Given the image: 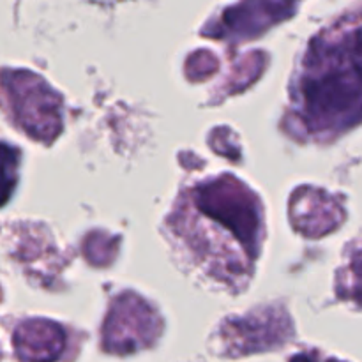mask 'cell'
<instances>
[{
    "label": "cell",
    "instance_id": "6da1fadb",
    "mask_svg": "<svg viewBox=\"0 0 362 362\" xmlns=\"http://www.w3.org/2000/svg\"><path fill=\"white\" fill-rule=\"evenodd\" d=\"M303 83L304 110L313 129L362 119V28L336 49L311 53Z\"/></svg>",
    "mask_w": 362,
    "mask_h": 362
},
{
    "label": "cell",
    "instance_id": "7a4b0ae2",
    "mask_svg": "<svg viewBox=\"0 0 362 362\" xmlns=\"http://www.w3.org/2000/svg\"><path fill=\"white\" fill-rule=\"evenodd\" d=\"M2 87L9 94L18 122L28 133L46 138L59 131L57 98L41 80L28 73H4Z\"/></svg>",
    "mask_w": 362,
    "mask_h": 362
},
{
    "label": "cell",
    "instance_id": "3957f363",
    "mask_svg": "<svg viewBox=\"0 0 362 362\" xmlns=\"http://www.w3.org/2000/svg\"><path fill=\"white\" fill-rule=\"evenodd\" d=\"M159 332L154 311L140 299L122 297L110 311L103 332V346L113 354H131L151 345Z\"/></svg>",
    "mask_w": 362,
    "mask_h": 362
},
{
    "label": "cell",
    "instance_id": "277c9868",
    "mask_svg": "<svg viewBox=\"0 0 362 362\" xmlns=\"http://www.w3.org/2000/svg\"><path fill=\"white\" fill-rule=\"evenodd\" d=\"M288 332V322L283 320L281 315H265L230 324L226 338L233 354H247L279 345Z\"/></svg>",
    "mask_w": 362,
    "mask_h": 362
},
{
    "label": "cell",
    "instance_id": "5b68a950",
    "mask_svg": "<svg viewBox=\"0 0 362 362\" xmlns=\"http://www.w3.org/2000/svg\"><path fill=\"white\" fill-rule=\"evenodd\" d=\"M14 345L23 361L52 362L59 359L62 354L66 346V334L52 322L32 320L18 327Z\"/></svg>",
    "mask_w": 362,
    "mask_h": 362
},
{
    "label": "cell",
    "instance_id": "8992f818",
    "mask_svg": "<svg viewBox=\"0 0 362 362\" xmlns=\"http://www.w3.org/2000/svg\"><path fill=\"white\" fill-rule=\"evenodd\" d=\"M296 0H244L223 16L237 34H255L258 28L281 20L292 11Z\"/></svg>",
    "mask_w": 362,
    "mask_h": 362
},
{
    "label": "cell",
    "instance_id": "52a82bcc",
    "mask_svg": "<svg viewBox=\"0 0 362 362\" xmlns=\"http://www.w3.org/2000/svg\"><path fill=\"white\" fill-rule=\"evenodd\" d=\"M16 151L0 144V205L6 204L14 184H16Z\"/></svg>",
    "mask_w": 362,
    "mask_h": 362
},
{
    "label": "cell",
    "instance_id": "ba28073f",
    "mask_svg": "<svg viewBox=\"0 0 362 362\" xmlns=\"http://www.w3.org/2000/svg\"><path fill=\"white\" fill-rule=\"evenodd\" d=\"M290 362H317V359L311 356H308V354H300V356H296Z\"/></svg>",
    "mask_w": 362,
    "mask_h": 362
},
{
    "label": "cell",
    "instance_id": "9c48e42d",
    "mask_svg": "<svg viewBox=\"0 0 362 362\" xmlns=\"http://www.w3.org/2000/svg\"><path fill=\"white\" fill-rule=\"evenodd\" d=\"M329 362H338V361H329Z\"/></svg>",
    "mask_w": 362,
    "mask_h": 362
}]
</instances>
